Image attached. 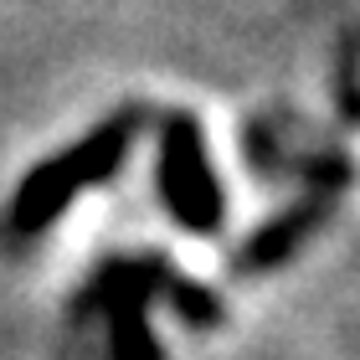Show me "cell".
<instances>
[{"instance_id":"obj_1","label":"cell","mask_w":360,"mask_h":360,"mask_svg":"<svg viewBox=\"0 0 360 360\" xmlns=\"http://www.w3.org/2000/svg\"><path fill=\"white\" fill-rule=\"evenodd\" d=\"M139 124H144V108H124V113H113V119H103L88 139H77L72 150H62L57 160L37 165L26 175L21 195H15V226L31 232V226H41L46 217H57L77 191H88L103 175H113L124 165V155H129V144H134Z\"/></svg>"},{"instance_id":"obj_2","label":"cell","mask_w":360,"mask_h":360,"mask_svg":"<svg viewBox=\"0 0 360 360\" xmlns=\"http://www.w3.org/2000/svg\"><path fill=\"white\" fill-rule=\"evenodd\" d=\"M160 191L191 232H211L221 217V191L206 165V139L191 113H165L160 124Z\"/></svg>"}]
</instances>
